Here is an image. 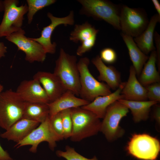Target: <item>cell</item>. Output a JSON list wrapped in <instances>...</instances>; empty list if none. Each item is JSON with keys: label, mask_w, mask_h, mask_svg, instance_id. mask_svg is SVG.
<instances>
[{"label": "cell", "mask_w": 160, "mask_h": 160, "mask_svg": "<svg viewBox=\"0 0 160 160\" xmlns=\"http://www.w3.org/2000/svg\"><path fill=\"white\" fill-rule=\"evenodd\" d=\"M53 73L58 77L66 91L79 96L80 89L79 72L76 57L60 49L58 58L55 61Z\"/></svg>", "instance_id": "obj_1"}, {"label": "cell", "mask_w": 160, "mask_h": 160, "mask_svg": "<svg viewBox=\"0 0 160 160\" xmlns=\"http://www.w3.org/2000/svg\"><path fill=\"white\" fill-rule=\"evenodd\" d=\"M72 130L70 139L73 142L96 135L100 131L101 121L94 113L81 107L70 109Z\"/></svg>", "instance_id": "obj_2"}, {"label": "cell", "mask_w": 160, "mask_h": 160, "mask_svg": "<svg viewBox=\"0 0 160 160\" xmlns=\"http://www.w3.org/2000/svg\"><path fill=\"white\" fill-rule=\"evenodd\" d=\"M89 63L90 60L86 57L81 58L77 62L80 84L79 96L90 102L97 97L112 92L106 84L97 81L92 74L89 69Z\"/></svg>", "instance_id": "obj_3"}, {"label": "cell", "mask_w": 160, "mask_h": 160, "mask_svg": "<svg viewBox=\"0 0 160 160\" xmlns=\"http://www.w3.org/2000/svg\"><path fill=\"white\" fill-rule=\"evenodd\" d=\"M25 102L12 89L0 94V127L8 129L23 117Z\"/></svg>", "instance_id": "obj_4"}, {"label": "cell", "mask_w": 160, "mask_h": 160, "mask_svg": "<svg viewBox=\"0 0 160 160\" xmlns=\"http://www.w3.org/2000/svg\"><path fill=\"white\" fill-rule=\"evenodd\" d=\"M81 5L82 14L103 20L118 30H120V14L117 6L104 0H78Z\"/></svg>", "instance_id": "obj_5"}, {"label": "cell", "mask_w": 160, "mask_h": 160, "mask_svg": "<svg viewBox=\"0 0 160 160\" xmlns=\"http://www.w3.org/2000/svg\"><path fill=\"white\" fill-rule=\"evenodd\" d=\"M129 154L141 160H156L160 151L159 140L146 133L134 134L128 142Z\"/></svg>", "instance_id": "obj_6"}, {"label": "cell", "mask_w": 160, "mask_h": 160, "mask_svg": "<svg viewBox=\"0 0 160 160\" xmlns=\"http://www.w3.org/2000/svg\"><path fill=\"white\" fill-rule=\"evenodd\" d=\"M129 112L127 107L118 100L107 108L101 122L100 131L108 141H114L124 135L125 131L120 126L119 124Z\"/></svg>", "instance_id": "obj_7"}, {"label": "cell", "mask_w": 160, "mask_h": 160, "mask_svg": "<svg viewBox=\"0 0 160 160\" xmlns=\"http://www.w3.org/2000/svg\"><path fill=\"white\" fill-rule=\"evenodd\" d=\"M4 13L0 24V37L7 36L20 29L24 15L28 12L27 4L18 6L17 0L3 1Z\"/></svg>", "instance_id": "obj_8"}, {"label": "cell", "mask_w": 160, "mask_h": 160, "mask_svg": "<svg viewBox=\"0 0 160 160\" xmlns=\"http://www.w3.org/2000/svg\"><path fill=\"white\" fill-rule=\"evenodd\" d=\"M62 140L52 128L49 115L44 121L40 123L25 138L17 143L15 147L18 148L31 145L29 151L36 153L39 145L45 141L48 143L50 149L53 151L56 146V142Z\"/></svg>", "instance_id": "obj_9"}, {"label": "cell", "mask_w": 160, "mask_h": 160, "mask_svg": "<svg viewBox=\"0 0 160 160\" xmlns=\"http://www.w3.org/2000/svg\"><path fill=\"white\" fill-rule=\"evenodd\" d=\"M149 23L146 13L140 8L123 6L120 14V30L124 34L137 37L145 30Z\"/></svg>", "instance_id": "obj_10"}, {"label": "cell", "mask_w": 160, "mask_h": 160, "mask_svg": "<svg viewBox=\"0 0 160 160\" xmlns=\"http://www.w3.org/2000/svg\"><path fill=\"white\" fill-rule=\"evenodd\" d=\"M25 32L22 28L5 37L6 39L15 44L18 50L24 52L25 60L30 63L34 62H43L46 53L42 47L31 38L25 36Z\"/></svg>", "instance_id": "obj_11"}, {"label": "cell", "mask_w": 160, "mask_h": 160, "mask_svg": "<svg viewBox=\"0 0 160 160\" xmlns=\"http://www.w3.org/2000/svg\"><path fill=\"white\" fill-rule=\"evenodd\" d=\"M47 16L51 21L50 23L43 28L40 36L31 39L39 43L43 47L46 53L54 54L56 52L57 44L55 42H52L51 37L52 33L58 26L61 24L73 25L74 23V13L73 11L64 17H55L51 13L48 12Z\"/></svg>", "instance_id": "obj_12"}, {"label": "cell", "mask_w": 160, "mask_h": 160, "mask_svg": "<svg viewBox=\"0 0 160 160\" xmlns=\"http://www.w3.org/2000/svg\"><path fill=\"white\" fill-rule=\"evenodd\" d=\"M16 92L25 102L48 104L49 100L40 83L33 79L22 81L17 87Z\"/></svg>", "instance_id": "obj_13"}, {"label": "cell", "mask_w": 160, "mask_h": 160, "mask_svg": "<svg viewBox=\"0 0 160 160\" xmlns=\"http://www.w3.org/2000/svg\"><path fill=\"white\" fill-rule=\"evenodd\" d=\"M33 79L40 83L50 103L57 99L66 91L59 79L53 73L38 71L34 74Z\"/></svg>", "instance_id": "obj_14"}, {"label": "cell", "mask_w": 160, "mask_h": 160, "mask_svg": "<svg viewBox=\"0 0 160 160\" xmlns=\"http://www.w3.org/2000/svg\"><path fill=\"white\" fill-rule=\"evenodd\" d=\"M125 82H122L119 87L113 92L107 95L96 97L92 102L81 107L91 111L99 119H103L107 108L112 103L120 99H123L121 92Z\"/></svg>", "instance_id": "obj_15"}, {"label": "cell", "mask_w": 160, "mask_h": 160, "mask_svg": "<svg viewBox=\"0 0 160 160\" xmlns=\"http://www.w3.org/2000/svg\"><path fill=\"white\" fill-rule=\"evenodd\" d=\"M40 124L36 121L22 118L1 134L0 136L2 138L18 143L27 137Z\"/></svg>", "instance_id": "obj_16"}, {"label": "cell", "mask_w": 160, "mask_h": 160, "mask_svg": "<svg viewBox=\"0 0 160 160\" xmlns=\"http://www.w3.org/2000/svg\"><path fill=\"white\" fill-rule=\"evenodd\" d=\"M89 103L85 100L78 97L72 92L66 91L57 99L48 104L49 117L51 118L63 110L81 107Z\"/></svg>", "instance_id": "obj_17"}, {"label": "cell", "mask_w": 160, "mask_h": 160, "mask_svg": "<svg viewBox=\"0 0 160 160\" xmlns=\"http://www.w3.org/2000/svg\"><path fill=\"white\" fill-rule=\"evenodd\" d=\"M134 67L131 66L128 80L125 82L121 92L123 99L132 101H147L146 89L137 79Z\"/></svg>", "instance_id": "obj_18"}, {"label": "cell", "mask_w": 160, "mask_h": 160, "mask_svg": "<svg viewBox=\"0 0 160 160\" xmlns=\"http://www.w3.org/2000/svg\"><path fill=\"white\" fill-rule=\"evenodd\" d=\"M91 61L99 72L98 80L105 82L110 89H116L122 82L120 73L114 67L106 65L98 55Z\"/></svg>", "instance_id": "obj_19"}, {"label": "cell", "mask_w": 160, "mask_h": 160, "mask_svg": "<svg viewBox=\"0 0 160 160\" xmlns=\"http://www.w3.org/2000/svg\"><path fill=\"white\" fill-rule=\"evenodd\" d=\"M160 21V16L157 14L151 18L145 30L134 39L141 51L146 55L155 49L153 43L154 31L157 23Z\"/></svg>", "instance_id": "obj_20"}, {"label": "cell", "mask_w": 160, "mask_h": 160, "mask_svg": "<svg viewBox=\"0 0 160 160\" xmlns=\"http://www.w3.org/2000/svg\"><path fill=\"white\" fill-rule=\"evenodd\" d=\"M121 36L127 47L132 66L136 74L139 76L149 57L140 49L132 37L123 33H121Z\"/></svg>", "instance_id": "obj_21"}, {"label": "cell", "mask_w": 160, "mask_h": 160, "mask_svg": "<svg viewBox=\"0 0 160 160\" xmlns=\"http://www.w3.org/2000/svg\"><path fill=\"white\" fill-rule=\"evenodd\" d=\"M118 100L131 110L133 121L135 122L147 120L151 107L158 103L156 101L150 100L132 101L124 99Z\"/></svg>", "instance_id": "obj_22"}, {"label": "cell", "mask_w": 160, "mask_h": 160, "mask_svg": "<svg viewBox=\"0 0 160 160\" xmlns=\"http://www.w3.org/2000/svg\"><path fill=\"white\" fill-rule=\"evenodd\" d=\"M156 52L154 50L151 52L140 75L138 81L143 86L160 82V75L156 65Z\"/></svg>", "instance_id": "obj_23"}, {"label": "cell", "mask_w": 160, "mask_h": 160, "mask_svg": "<svg viewBox=\"0 0 160 160\" xmlns=\"http://www.w3.org/2000/svg\"><path fill=\"white\" fill-rule=\"evenodd\" d=\"M49 113L48 104L25 102L23 118L41 123L45 120Z\"/></svg>", "instance_id": "obj_24"}, {"label": "cell", "mask_w": 160, "mask_h": 160, "mask_svg": "<svg viewBox=\"0 0 160 160\" xmlns=\"http://www.w3.org/2000/svg\"><path fill=\"white\" fill-rule=\"evenodd\" d=\"M99 30L87 22L81 24L75 25L70 33V40L75 43H81L93 37H96Z\"/></svg>", "instance_id": "obj_25"}, {"label": "cell", "mask_w": 160, "mask_h": 160, "mask_svg": "<svg viewBox=\"0 0 160 160\" xmlns=\"http://www.w3.org/2000/svg\"><path fill=\"white\" fill-rule=\"evenodd\" d=\"M55 0H27L28 6V23L30 24L33 17L38 11L55 3Z\"/></svg>", "instance_id": "obj_26"}, {"label": "cell", "mask_w": 160, "mask_h": 160, "mask_svg": "<svg viewBox=\"0 0 160 160\" xmlns=\"http://www.w3.org/2000/svg\"><path fill=\"white\" fill-rule=\"evenodd\" d=\"M56 154L57 156L63 158L66 160H98L96 156L91 159L86 158L77 153L74 148L69 145L66 146L65 151L57 150Z\"/></svg>", "instance_id": "obj_27"}, {"label": "cell", "mask_w": 160, "mask_h": 160, "mask_svg": "<svg viewBox=\"0 0 160 160\" xmlns=\"http://www.w3.org/2000/svg\"><path fill=\"white\" fill-rule=\"evenodd\" d=\"M63 130L64 138H70L72 130V121L71 116L70 109L61 112Z\"/></svg>", "instance_id": "obj_28"}, {"label": "cell", "mask_w": 160, "mask_h": 160, "mask_svg": "<svg viewBox=\"0 0 160 160\" xmlns=\"http://www.w3.org/2000/svg\"><path fill=\"white\" fill-rule=\"evenodd\" d=\"M148 99L150 101H160V83H155L145 87Z\"/></svg>", "instance_id": "obj_29"}, {"label": "cell", "mask_w": 160, "mask_h": 160, "mask_svg": "<svg viewBox=\"0 0 160 160\" xmlns=\"http://www.w3.org/2000/svg\"><path fill=\"white\" fill-rule=\"evenodd\" d=\"M99 56L104 63L108 64L114 63L117 58L116 52L113 49L110 48L103 49L100 51Z\"/></svg>", "instance_id": "obj_30"}, {"label": "cell", "mask_w": 160, "mask_h": 160, "mask_svg": "<svg viewBox=\"0 0 160 160\" xmlns=\"http://www.w3.org/2000/svg\"><path fill=\"white\" fill-rule=\"evenodd\" d=\"M50 119L54 130L63 140L64 138L61 112L55 114Z\"/></svg>", "instance_id": "obj_31"}, {"label": "cell", "mask_w": 160, "mask_h": 160, "mask_svg": "<svg viewBox=\"0 0 160 160\" xmlns=\"http://www.w3.org/2000/svg\"><path fill=\"white\" fill-rule=\"evenodd\" d=\"M96 37H93L82 42L78 48L76 53L77 55L81 56L86 52L91 50L94 46Z\"/></svg>", "instance_id": "obj_32"}, {"label": "cell", "mask_w": 160, "mask_h": 160, "mask_svg": "<svg viewBox=\"0 0 160 160\" xmlns=\"http://www.w3.org/2000/svg\"><path fill=\"white\" fill-rule=\"evenodd\" d=\"M155 39L157 51V62L158 69L160 71V36L159 34L156 32L155 34Z\"/></svg>", "instance_id": "obj_33"}, {"label": "cell", "mask_w": 160, "mask_h": 160, "mask_svg": "<svg viewBox=\"0 0 160 160\" xmlns=\"http://www.w3.org/2000/svg\"><path fill=\"white\" fill-rule=\"evenodd\" d=\"M0 160H13L8 153L2 148L0 144Z\"/></svg>", "instance_id": "obj_34"}, {"label": "cell", "mask_w": 160, "mask_h": 160, "mask_svg": "<svg viewBox=\"0 0 160 160\" xmlns=\"http://www.w3.org/2000/svg\"><path fill=\"white\" fill-rule=\"evenodd\" d=\"M153 117L157 123L159 124H160V106L156 105L153 113Z\"/></svg>", "instance_id": "obj_35"}, {"label": "cell", "mask_w": 160, "mask_h": 160, "mask_svg": "<svg viewBox=\"0 0 160 160\" xmlns=\"http://www.w3.org/2000/svg\"><path fill=\"white\" fill-rule=\"evenodd\" d=\"M7 52V47L3 42H0V58L4 57Z\"/></svg>", "instance_id": "obj_36"}, {"label": "cell", "mask_w": 160, "mask_h": 160, "mask_svg": "<svg viewBox=\"0 0 160 160\" xmlns=\"http://www.w3.org/2000/svg\"><path fill=\"white\" fill-rule=\"evenodd\" d=\"M152 1L158 13L157 14L160 16V4L159 1L157 0H152Z\"/></svg>", "instance_id": "obj_37"}, {"label": "cell", "mask_w": 160, "mask_h": 160, "mask_svg": "<svg viewBox=\"0 0 160 160\" xmlns=\"http://www.w3.org/2000/svg\"><path fill=\"white\" fill-rule=\"evenodd\" d=\"M4 7L3 1L0 0V11L2 12L4 11Z\"/></svg>", "instance_id": "obj_38"}, {"label": "cell", "mask_w": 160, "mask_h": 160, "mask_svg": "<svg viewBox=\"0 0 160 160\" xmlns=\"http://www.w3.org/2000/svg\"><path fill=\"white\" fill-rule=\"evenodd\" d=\"M3 89V86L0 84V94L2 92Z\"/></svg>", "instance_id": "obj_39"}, {"label": "cell", "mask_w": 160, "mask_h": 160, "mask_svg": "<svg viewBox=\"0 0 160 160\" xmlns=\"http://www.w3.org/2000/svg\"></svg>", "instance_id": "obj_40"}]
</instances>
